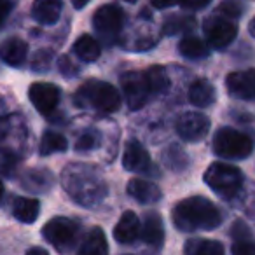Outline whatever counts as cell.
<instances>
[{"label": "cell", "instance_id": "74e56055", "mask_svg": "<svg viewBox=\"0 0 255 255\" xmlns=\"http://www.w3.org/2000/svg\"><path fill=\"white\" fill-rule=\"evenodd\" d=\"M150 4L156 9H168L175 4H180V0H150Z\"/></svg>", "mask_w": 255, "mask_h": 255}, {"label": "cell", "instance_id": "8d00e7d4", "mask_svg": "<svg viewBox=\"0 0 255 255\" xmlns=\"http://www.w3.org/2000/svg\"><path fill=\"white\" fill-rule=\"evenodd\" d=\"M212 0H180V5L187 11H199L205 9L206 5H210Z\"/></svg>", "mask_w": 255, "mask_h": 255}, {"label": "cell", "instance_id": "5b68a950", "mask_svg": "<svg viewBox=\"0 0 255 255\" xmlns=\"http://www.w3.org/2000/svg\"><path fill=\"white\" fill-rule=\"evenodd\" d=\"M205 182L220 198L234 199L243 187V173L240 168L233 166V164L217 161V163L210 164L208 170L205 171Z\"/></svg>", "mask_w": 255, "mask_h": 255}, {"label": "cell", "instance_id": "9c48e42d", "mask_svg": "<svg viewBox=\"0 0 255 255\" xmlns=\"http://www.w3.org/2000/svg\"><path fill=\"white\" fill-rule=\"evenodd\" d=\"M124 23V12L119 5L105 4L102 7L96 9L95 16H93V26H95L96 33L102 37L103 40L110 42L119 35L121 28Z\"/></svg>", "mask_w": 255, "mask_h": 255}, {"label": "cell", "instance_id": "8992f818", "mask_svg": "<svg viewBox=\"0 0 255 255\" xmlns=\"http://www.w3.org/2000/svg\"><path fill=\"white\" fill-rule=\"evenodd\" d=\"M79 224L67 217H54L42 227V236L58 252L67 254L75 247L79 238Z\"/></svg>", "mask_w": 255, "mask_h": 255}, {"label": "cell", "instance_id": "d590c367", "mask_svg": "<svg viewBox=\"0 0 255 255\" xmlns=\"http://www.w3.org/2000/svg\"><path fill=\"white\" fill-rule=\"evenodd\" d=\"M58 68H60V72L65 77H75L79 72V68L75 67L74 61L68 56H60V60H58Z\"/></svg>", "mask_w": 255, "mask_h": 255}, {"label": "cell", "instance_id": "d6a6232c", "mask_svg": "<svg viewBox=\"0 0 255 255\" xmlns=\"http://www.w3.org/2000/svg\"><path fill=\"white\" fill-rule=\"evenodd\" d=\"M241 11H243V7H241V4L238 0H224L215 12H219V14L226 16L229 19H236L241 16Z\"/></svg>", "mask_w": 255, "mask_h": 255}, {"label": "cell", "instance_id": "f546056e", "mask_svg": "<svg viewBox=\"0 0 255 255\" xmlns=\"http://www.w3.org/2000/svg\"><path fill=\"white\" fill-rule=\"evenodd\" d=\"M98 145H100V135L96 131H93V129H89V131H84L79 136L74 149L77 152H88V150L96 149Z\"/></svg>", "mask_w": 255, "mask_h": 255}, {"label": "cell", "instance_id": "5bb4252c", "mask_svg": "<svg viewBox=\"0 0 255 255\" xmlns=\"http://www.w3.org/2000/svg\"><path fill=\"white\" fill-rule=\"evenodd\" d=\"M18 182L25 191L42 194V192L51 191L56 178H54V175L47 168H28V170H25L19 175Z\"/></svg>", "mask_w": 255, "mask_h": 255}, {"label": "cell", "instance_id": "52a82bcc", "mask_svg": "<svg viewBox=\"0 0 255 255\" xmlns=\"http://www.w3.org/2000/svg\"><path fill=\"white\" fill-rule=\"evenodd\" d=\"M121 88H123L126 105L129 110H140L152 95L147 82L145 72H126L121 75Z\"/></svg>", "mask_w": 255, "mask_h": 255}, {"label": "cell", "instance_id": "7a4b0ae2", "mask_svg": "<svg viewBox=\"0 0 255 255\" xmlns=\"http://www.w3.org/2000/svg\"><path fill=\"white\" fill-rule=\"evenodd\" d=\"M171 219L178 231H212L222 224V213L210 199L203 196H192L178 201L171 212Z\"/></svg>", "mask_w": 255, "mask_h": 255}, {"label": "cell", "instance_id": "d4e9b609", "mask_svg": "<svg viewBox=\"0 0 255 255\" xmlns=\"http://www.w3.org/2000/svg\"><path fill=\"white\" fill-rule=\"evenodd\" d=\"M185 255H224V245L215 240H189Z\"/></svg>", "mask_w": 255, "mask_h": 255}, {"label": "cell", "instance_id": "7402d4cb", "mask_svg": "<svg viewBox=\"0 0 255 255\" xmlns=\"http://www.w3.org/2000/svg\"><path fill=\"white\" fill-rule=\"evenodd\" d=\"M40 203L32 198H14L12 201V215L23 224H33L39 217Z\"/></svg>", "mask_w": 255, "mask_h": 255}, {"label": "cell", "instance_id": "6da1fadb", "mask_svg": "<svg viewBox=\"0 0 255 255\" xmlns=\"http://www.w3.org/2000/svg\"><path fill=\"white\" fill-rule=\"evenodd\" d=\"M61 185L77 205L86 208H95L109 196V185L102 171L93 164H67L61 171Z\"/></svg>", "mask_w": 255, "mask_h": 255}, {"label": "cell", "instance_id": "7c38bea8", "mask_svg": "<svg viewBox=\"0 0 255 255\" xmlns=\"http://www.w3.org/2000/svg\"><path fill=\"white\" fill-rule=\"evenodd\" d=\"M28 96L37 112L51 116L60 103L61 91L58 86L51 84V82H33L28 89Z\"/></svg>", "mask_w": 255, "mask_h": 255}, {"label": "cell", "instance_id": "277c9868", "mask_svg": "<svg viewBox=\"0 0 255 255\" xmlns=\"http://www.w3.org/2000/svg\"><path fill=\"white\" fill-rule=\"evenodd\" d=\"M213 152L222 159H247L254 152V140L234 128H219L213 135Z\"/></svg>", "mask_w": 255, "mask_h": 255}, {"label": "cell", "instance_id": "b9f144b4", "mask_svg": "<svg viewBox=\"0 0 255 255\" xmlns=\"http://www.w3.org/2000/svg\"><path fill=\"white\" fill-rule=\"evenodd\" d=\"M248 30H250V33H252V37L255 39V16H254V19L250 21V26H248Z\"/></svg>", "mask_w": 255, "mask_h": 255}, {"label": "cell", "instance_id": "e575fe53", "mask_svg": "<svg viewBox=\"0 0 255 255\" xmlns=\"http://www.w3.org/2000/svg\"><path fill=\"white\" fill-rule=\"evenodd\" d=\"M231 238L233 240H248V238H252L250 227L243 220H236L231 227Z\"/></svg>", "mask_w": 255, "mask_h": 255}, {"label": "cell", "instance_id": "ac0fdd59", "mask_svg": "<svg viewBox=\"0 0 255 255\" xmlns=\"http://www.w3.org/2000/svg\"><path fill=\"white\" fill-rule=\"evenodd\" d=\"M126 191L133 199H136V201H140V203H145V205H149V203H157L161 199V196H163L156 184L142 180V178H131V180L128 182Z\"/></svg>", "mask_w": 255, "mask_h": 255}, {"label": "cell", "instance_id": "30bf717a", "mask_svg": "<svg viewBox=\"0 0 255 255\" xmlns=\"http://www.w3.org/2000/svg\"><path fill=\"white\" fill-rule=\"evenodd\" d=\"M175 131L185 142H199L210 131V119L199 112H185L175 123Z\"/></svg>", "mask_w": 255, "mask_h": 255}, {"label": "cell", "instance_id": "484cf974", "mask_svg": "<svg viewBox=\"0 0 255 255\" xmlns=\"http://www.w3.org/2000/svg\"><path fill=\"white\" fill-rule=\"evenodd\" d=\"M68 149V140L61 133L56 131H46L40 138L39 154L40 156H49L54 152H65Z\"/></svg>", "mask_w": 255, "mask_h": 255}, {"label": "cell", "instance_id": "ffe728a7", "mask_svg": "<svg viewBox=\"0 0 255 255\" xmlns=\"http://www.w3.org/2000/svg\"><path fill=\"white\" fill-rule=\"evenodd\" d=\"M28 44L19 37H11L2 44V60L11 67H19L26 60Z\"/></svg>", "mask_w": 255, "mask_h": 255}, {"label": "cell", "instance_id": "9a60e30c", "mask_svg": "<svg viewBox=\"0 0 255 255\" xmlns=\"http://www.w3.org/2000/svg\"><path fill=\"white\" fill-rule=\"evenodd\" d=\"M142 234L140 231V220L135 215V212L128 210L121 215L119 222L114 227V240L121 245H129Z\"/></svg>", "mask_w": 255, "mask_h": 255}, {"label": "cell", "instance_id": "f1b7e54d", "mask_svg": "<svg viewBox=\"0 0 255 255\" xmlns=\"http://www.w3.org/2000/svg\"><path fill=\"white\" fill-rule=\"evenodd\" d=\"M196 26V19L192 16L175 14L164 21L163 33L164 35H178V33H187Z\"/></svg>", "mask_w": 255, "mask_h": 255}, {"label": "cell", "instance_id": "4dcf8cb0", "mask_svg": "<svg viewBox=\"0 0 255 255\" xmlns=\"http://www.w3.org/2000/svg\"><path fill=\"white\" fill-rule=\"evenodd\" d=\"M51 63H53V51H49V49H39L32 56L30 67H32L35 72H47L51 68Z\"/></svg>", "mask_w": 255, "mask_h": 255}, {"label": "cell", "instance_id": "836d02e7", "mask_svg": "<svg viewBox=\"0 0 255 255\" xmlns=\"http://www.w3.org/2000/svg\"><path fill=\"white\" fill-rule=\"evenodd\" d=\"M231 250H233V255H255V243L252 238H248V240H234Z\"/></svg>", "mask_w": 255, "mask_h": 255}, {"label": "cell", "instance_id": "7bdbcfd3", "mask_svg": "<svg viewBox=\"0 0 255 255\" xmlns=\"http://www.w3.org/2000/svg\"><path fill=\"white\" fill-rule=\"evenodd\" d=\"M124 2H129V4H135L136 0H124Z\"/></svg>", "mask_w": 255, "mask_h": 255}, {"label": "cell", "instance_id": "1f68e13d", "mask_svg": "<svg viewBox=\"0 0 255 255\" xmlns=\"http://www.w3.org/2000/svg\"><path fill=\"white\" fill-rule=\"evenodd\" d=\"M19 163H21V159L18 154H14V150H2V173L5 178H11L12 173H16Z\"/></svg>", "mask_w": 255, "mask_h": 255}, {"label": "cell", "instance_id": "60d3db41", "mask_svg": "<svg viewBox=\"0 0 255 255\" xmlns=\"http://www.w3.org/2000/svg\"><path fill=\"white\" fill-rule=\"evenodd\" d=\"M70 2H72V5H74L75 9H82L84 5H88L91 0H70Z\"/></svg>", "mask_w": 255, "mask_h": 255}, {"label": "cell", "instance_id": "44dd1931", "mask_svg": "<svg viewBox=\"0 0 255 255\" xmlns=\"http://www.w3.org/2000/svg\"><path fill=\"white\" fill-rule=\"evenodd\" d=\"M74 54L81 61L93 63V61L98 60L100 54H102V46H100V42L95 39V37L84 33V35H81L74 42Z\"/></svg>", "mask_w": 255, "mask_h": 255}, {"label": "cell", "instance_id": "f35d334b", "mask_svg": "<svg viewBox=\"0 0 255 255\" xmlns=\"http://www.w3.org/2000/svg\"><path fill=\"white\" fill-rule=\"evenodd\" d=\"M16 0H4V7H2V12H4V19L7 18L9 11H11V7L14 5Z\"/></svg>", "mask_w": 255, "mask_h": 255}, {"label": "cell", "instance_id": "83f0119b", "mask_svg": "<svg viewBox=\"0 0 255 255\" xmlns=\"http://www.w3.org/2000/svg\"><path fill=\"white\" fill-rule=\"evenodd\" d=\"M161 159H163L164 166L170 168V170H173V171H182V170H185V168L189 166L187 154H185L178 145H175V143L168 147V149L163 150V154H161Z\"/></svg>", "mask_w": 255, "mask_h": 255}, {"label": "cell", "instance_id": "e0dca14e", "mask_svg": "<svg viewBox=\"0 0 255 255\" xmlns=\"http://www.w3.org/2000/svg\"><path fill=\"white\" fill-rule=\"evenodd\" d=\"M142 240L145 245L152 248H161L164 243V224L157 212L145 213V219L142 224Z\"/></svg>", "mask_w": 255, "mask_h": 255}, {"label": "cell", "instance_id": "3957f363", "mask_svg": "<svg viewBox=\"0 0 255 255\" xmlns=\"http://www.w3.org/2000/svg\"><path fill=\"white\" fill-rule=\"evenodd\" d=\"M75 102L81 107L112 114L121 109V95L112 84L103 81H88L79 88Z\"/></svg>", "mask_w": 255, "mask_h": 255}, {"label": "cell", "instance_id": "4316f807", "mask_svg": "<svg viewBox=\"0 0 255 255\" xmlns=\"http://www.w3.org/2000/svg\"><path fill=\"white\" fill-rule=\"evenodd\" d=\"M147 82H149V88L152 95H163L170 89V77H168V72L164 70L159 65H154L149 70L145 72Z\"/></svg>", "mask_w": 255, "mask_h": 255}, {"label": "cell", "instance_id": "ab89813d", "mask_svg": "<svg viewBox=\"0 0 255 255\" xmlns=\"http://www.w3.org/2000/svg\"><path fill=\"white\" fill-rule=\"evenodd\" d=\"M26 255H49L47 254L44 248H39V247H33V248H30L28 252H26Z\"/></svg>", "mask_w": 255, "mask_h": 255}, {"label": "cell", "instance_id": "603a6c76", "mask_svg": "<svg viewBox=\"0 0 255 255\" xmlns=\"http://www.w3.org/2000/svg\"><path fill=\"white\" fill-rule=\"evenodd\" d=\"M215 98H217L215 89H213V86L210 84L208 81H205V79L196 81L194 84L191 86V89H189V102L196 107H210L215 102Z\"/></svg>", "mask_w": 255, "mask_h": 255}, {"label": "cell", "instance_id": "cb8c5ba5", "mask_svg": "<svg viewBox=\"0 0 255 255\" xmlns=\"http://www.w3.org/2000/svg\"><path fill=\"white\" fill-rule=\"evenodd\" d=\"M210 44H206L205 40H201L199 37L187 35L180 40L178 44V53L182 56L189 58V60H203L210 54Z\"/></svg>", "mask_w": 255, "mask_h": 255}, {"label": "cell", "instance_id": "ba28073f", "mask_svg": "<svg viewBox=\"0 0 255 255\" xmlns=\"http://www.w3.org/2000/svg\"><path fill=\"white\" fill-rule=\"evenodd\" d=\"M203 30H205L210 47H213V49H224L238 35V26L234 25V19L226 18L219 12H215L212 18L206 19Z\"/></svg>", "mask_w": 255, "mask_h": 255}, {"label": "cell", "instance_id": "2e32d148", "mask_svg": "<svg viewBox=\"0 0 255 255\" xmlns=\"http://www.w3.org/2000/svg\"><path fill=\"white\" fill-rule=\"evenodd\" d=\"M63 11V0H33L32 18L39 25L49 26L58 23Z\"/></svg>", "mask_w": 255, "mask_h": 255}, {"label": "cell", "instance_id": "4fadbf2b", "mask_svg": "<svg viewBox=\"0 0 255 255\" xmlns=\"http://www.w3.org/2000/svg\"><path fill=\"white\" fill-rule=\"evenodd\" d=\"M226 88L233 98L255 100V68L229 74L226 79Z\"/></svg>", "mask_w": 255, "mask_h": 255}, {"label": "cell", "instance_id": "d6986e66", "mask_svg": "<svg viewBox=\"0 0 255 255\" xmlns=\"http://www.w3.org/2000/svg\"><path fill=\"white\" fill-rule=\"evenodd\" d=\"M79 255H109V243L102 227H91L79 248Z\"/></svg>", "mask_w": 255, "mask_h": 255}, {"label": "cell", "instance_id": "8fae6325", "mask_svg": "<svg viewBox=\"0 0 255 255\" xmlns=\"http://www.w3.org/2000/svg\"><path fill=\"white\" fill-rule=\"evenodd\" d=\"M123 166L124 170L133 171V173H145V175H157L156 166L150 161L149 152L138 140H128L123 154Z\"/></svg>", "mask_w": 255, "mask_h": 255}]
</instances>
